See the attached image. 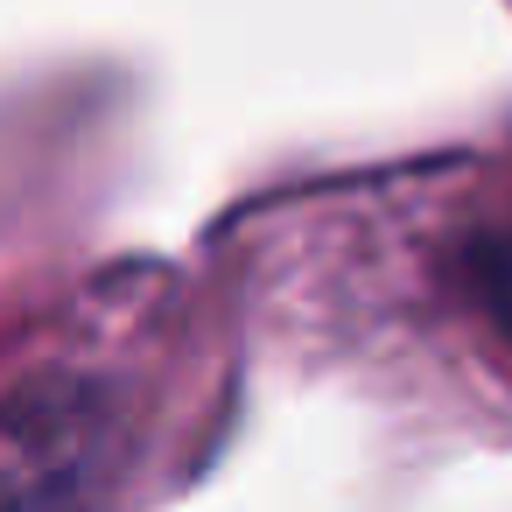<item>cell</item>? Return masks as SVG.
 Here are the masks:
<instances>
[{"label":"cell","instance_id":"cell-1","mask_svg":"<svg viewBox=\"0 0 512 512\" xmlns=\"http://www.w3.org/2000/svg\"><path fill=\"white\" fill-rule=\"evenodd\" d=\"M477 281H484V295L505 309V302H512V246H484V253H477Z\"/></svg>","mask_w":512,"mask_h":512}]
</instances>
